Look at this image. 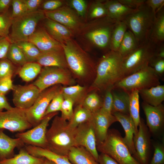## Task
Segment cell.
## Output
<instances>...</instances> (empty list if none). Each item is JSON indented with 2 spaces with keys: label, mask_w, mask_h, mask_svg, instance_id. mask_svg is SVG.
Wrapping results in <instances>:
<instances>
[{
  "label": "cell",
  "mask_w": 164,
  "mask_h": 164,
  "mask_svg": "<svg viewBox=\"0 0 164 164\" xmlns=\"http://www.w3.org/2000/svg\"><path fill=\"white\" fill-rule=\"evenodd\" d=\"M4 130H0V161L13 157L16 148H21L25 145L21 139L11 138Z\"/></svg>",
  "instance_id": "cell-23"
},
{
  "label": "cell",
  "mask_w": 164,
  "mask_h": 164,
  "mask_svg": "<svg viewBox=\"0 0 164 164\" xmlns=\"http://www.w3.org/2000/svg\"><path fill=\"white\" fill-rule=\"evenodd\" d=\"M106 9L102 1L97 0L91 5L89 13L91 19H98L107 16Z\"/></svg>",
  "instance_id": "cell-43"
},
{
  "label": "cell",
  "mask_w": 164,
  "mask_h": 164,
  "mask_svg": "<svg viewBox=\"0 0 164 164\" xmlns=\"http://www.w3.org/2000/svg\"><path fill=\"white\" fill-rule=\"evenodd\" d=\"M58 112L49 114L43 118L40 123L26 131L18 132L15 137L21 139L26 145L47 149L46 133L50 121Z\"/></svg>",
  "instance_id": "cell-12"
},
{
  "label": "cell",
  "mask_w": 164,
  "mask_h": 164,
  "mask_svg": "<svg viewBox=\"0 0 164 164\" xmlns=\"http://www.w3.org/2000/svg\"><path fill=\"white\" fill-rule=\"evenodd\" d=\"M12 101L15 107L26 110L34 104L41 91L33 84L14 85Z\"/></svg>",
  "instance_id": "cell-16"
},
{
  "label": "cell",
  "mask_w": 164,
  "mask_h": 164,
  "mask_svg": "<svg viewBox=\"0 0 164 164\" xmlns=\"http://www.w3.org/2000/svg\"><path fill=\"white\" fill-rule=\"evenodd\" d=\"M76 81L69 69L55 67H44L42 68L38 77L32 84L41 92L52 86L63 85L71 86Z\"/></svg>",
  "instance_id": "cell-9"
},
{
  "label": "cell",
  "mask_w": 164,
  "mask_h": 164,
  "mask_svg": "<svg viewBox=\"0 0 164 164\" xmlns=\"http://www.w3.org/2000/svg\"><path fill=\"white\" fill-rule=\"evenodd\" d=\"M13 19L9 11L0 13V36L9 37Z\"/></svg>",
  "instance_id": "cell-41"
},
{
  "label": "cell",
  "mask_w": 164,
  "mask_h": 164,
  "mask_svg": "<svg viewBox=\"0 0 164 164\" xmlns=\"http://www.w3.org/2000/svg\"><path fill=\"white\" fill-rule=\"evenodd\" d=\"M112 94L113 103L111 114L118 112L129 114V94L121 90L113 89Z\"/></svg>",
  "instance_id": "cell-30"
},
{
  "label": "cell",
  "mask_w": 164,
  "mask_h": 164,
  "mask_svg": "<svg viewBox=\"0 0 164 164\" xmlns=\"http://www.w3.org/2000/svg\"><path fill=\"white\" fill-rule=\"evenodd\" d=\"M42 67H55L69 69L63 49L41 53L36 62Z\"/></svg>",
  "instance_id": "cell-24"
},
{
  "label": "cell",
  "mask_w": 164,
  "mask_h": 164,
  "mask_svg": "<svg viewBox=\"0 0 164 164\" xmlns=\"http://www.w3.org/2000/svg\"><path fill=\"white\" fill-rule=\"evenodd\" d=\"M7 58L15 65L21 67L27 62L22 51L15 43L11 44Z\"/></svg>",
  "instance_id": "cell-40"
},
{
  "label": "cell",
  "mask_w": 164,
  "mask_h": 164,
  "mask_svg": "<svg viewBox=\"0 0 164 164\" xmlns=\"http://www.w3.org/2000/svg\"><path fill=\"white\" fill-rule=\"evenodd\" d=\"M112 90V88H110L104 92L102 106L100 109L101 111L108 114H112L111 110L113 103Z\"/></svg>",
  "instance_id": "cell-47"
},
{
  "label": "cell",
  "mask_w": 164,
  "mask_h": 164,
  "mask_svg": "<svg viewBox=\"0 0 164 164\" xmlns=\"http://www.w3.org/2000/svg\"><path fill=\"white\" fill-rule=\"evenodd\" d=\"M25 5L27 12L36 11L39 10L44 0H23Z\"/></svg>",
  "instance_id": "cell-54"
},
{
  "label": "cell",
  "mask_w": 164,
  "mask_h": 164,
  "mask_svg": "<svg viewBox=\"0 0 164 164\" xmlns=\"http://www.w3.org/2000/svg\"><path fill=\"white\" fill-rule=\"evenodd\" d=\"M107 11V16L117 22L122 21L128 15L137 9L129 8L118 0H106L104 3Z\"/></svg>",
  "instance_id": "cell-25"
},
{
  "label": "cell",
  "mask_w": 164,
  "mask_h": 164,
  "mask_svg": "<svg viewBox=\"0 0 164 164\" xmlns=\"http://www.w3.org/2000/svg\"><path fill=\"white\" fill-rule=\"evenodd\" d=\"M112 114L115 117L117 121L119 122L122 126L125 134V136L123 138V140L131 153L135 158L136 152L133 138L134 135L137 131L133 119L129 114L118 112L113 113Z\"/></svg>",
  "instance_id": "cell-21"
},
{
  "label": "cell",
  "mask_w": 164,
  "mask_h": 164,
  "mask_svg": "<svg viewBox=\"0 0 164 164\" xmlns=\"http://www.w3.org/2000/svg\"><path fill=\"white\" fill-rule=\"evenodd\" d=\"M121 4L130 8L137 9L144 4L145 0H118Z\"/></svg>",
  "instance_id": "cell-56"
},
{
  "label": "cell",
  "mask_w": 164,
  "mask_h": 164,
  "mask_svg": "<svg viewBox=\"0 0 164 164\" xmlns=\"http://www.w3.org/2000/svg\"><path fill=\"white\" fill-rule=\"evenodd\" d=\"M15 65L7 58L0 60V79L11 76L12 77L18 70H16Z\"/></svg>",
  "instance_id": "cell-42"
},
{
  "label": "cell",
  "mask_w": 164,
  "mask_h": 164,
  "mask_svg": "<svg viewBox=\"0 0 164 164\" xmlns=\"http://www.w3.org/2000/svg\"><path fill=\"white\" fill-rule=\"evenodd\" d=\"M138 93L144 102L152 106L159 105L164 101V85L141 90Z\"/></svg>",
  "instance_id": "cell-27"
},
{
  "label": "cell",
  "mask_w": 164,
  "mask_h": 164,
  "mask_svg": "<svg viewBox=\"0 0 164 164\" xmlns=\"http://www.w3.org/2000/svg\"><path fill=\"white\" fill-rule=\"evenodd\" d=\"M142 107L145 116L147 125L151 132L156 133L163 127L164 123V107L162 104L156 106L144 102Z\"/></svg>",
  "instance_id": "cell-20"
},
{
  "label": "cell",
  "mask_w": 164,
  "mask_h": 164,
  "mask_svg": "<svg viewBox=\"0 0 164 164\" xmlns=\"http://www.w3.org/2000/svg\"><path fill=\"white\" fill-rule=\"evenodd\" d=\"M61 91L64 98L71 100L75 106L82 104L86 96L90 92L89 86L79 84L63 87Z\"/></svg>",
  "instance_id": "cell-29"
},
{
  "label": "cell",
  "mask_w": 164,
  "mask_h": 164,
  "mask_svg": "<svg viewBox=\"0 0 164 164\" xmlns=\"http://www.w3.org/2000/svg\"><path fill=\"white\" fill-rule=\"evenodd\" d=\"M13 108L9 104L5 95L0 94V111L4 109L9 110Z\"/></svg>",
  "instance_id": "cell-58"
},
{
  "label": "cell",
  "mask_w": 164,
  "mask_h": 164,
  "mask_svg": "<svg viewBox=\"0 0 164 164\" xmlns=\"http://www.w3.org/2000/svg\"><path fill=\"white\" fill-rule=\"evenodd\" d=\"M159 78L154 69L148 66L124 77L116 83L112 89L129 94L133 90L139 91L160 84Z\"/></svg>",
  "instance_id": "cell-7"
},
{
  "label": "cell",
  "mask_w": 164,
  "mask_h": 164,
  "mask_svg": "<svg viewBox=\"0 0 164 164\" xmlns=\"http://www.w3.org/2000/svg\"><path fill=\"white\" fill-rule=\"evenodd\" d=\"M71 6L77 12V14L82 17L86 15L87 8L86 2L84 0H72L70 2Z\"/></svg>",
  "instance_id": "cell-51"
},
{
  "label": "cell",
  "mask_w": 164,
  "mask_h": 164,
  "mask_svg": "<svg viewBox=\"0 0 164 164\" xmlns=\"http://www.w3.org/2000/svg\"><path fill=\"white\" fill-rule=\"evenodd\" d=\"M11 5L12 7L11 15L13 18L27 12L23 0H12Z\"/></svg>",
  "instance_id": "cell-48"
},
{
  "label": "cell",
  "mask_w": 164,
  "mask_h": 164,
  "mask_svg": "<svg viewBox=\"0 0 164 164\" xmlns=\"http://www.w3.org/2000/svg\"><path fill=\"white\" fill-rule=\"evenodd\" d=\"M45 17L44 12L39 9L13 18L11 32L9 35L12 43L28 41L38 23Z\"/></svg>",
  "instance_id": "cell-6"
},
{
  "label": "cell",
  "mask_w": 164,
  "mask_h": 164,
  "mask_svg": "<svg viewBox=\"0 0 164 164\" xmlns=\"http://www.w3.org/2000/svg\"><path fill=\"white\" fill-rule=\"evenodd\" d=\"M62 87L61 85H56L42 91L33 105L25 110L27 119L33 127L40 123L50 103L61 91Z\"/></svg>",
  "instance_id": "cell-10"
},
{
  "label": "cell",
  "mask_w": 164,
  "mask_h": 164,
  "mask_svg": "<svg viewBox=\"0 0 164 164\" xmlns=\"http://www.w3.org/2000/svg\"><path fill=\"white\" fill-rule=\"evenodd\" d=\"M75 141V146L85 148L98 162L99 154L97 148L95 134L89 121L79 125L76 128Z\"/></svg>",
  "instance_id": "cell-14"
},
{
  "label": "cell",
  "mask_w": 164,
  "mask_h": 164,
  "mask_svg": "<svg viewBox=\"0 0 164 164\" xmlns=\"http://www.w3.org/2000/svg\"><path fill=\"white\" fill-rule=\"evenodd\" d=\"M145 3L151 9L152 12L155 15L156 13L164 6V0H147Z\"/></svg>",
  "instance_id": "cell-55"
},
{
  "label": "cell",
  "mask_w": 164,
  "mask_h": 164,
  "mask_svg": "<svg viewBox=\"0 0 164 164\" xmlns=\"http://www.w3.org/2000/svg\"><path fill=\"white\" fill-rule=\"evenodd\" d=\"M155 15L145 3L122 21L140 44L149 40Z\"/></svg>",
  "instance_id": "cell-5"
},
{
  "label": "cell",
  "mask_w": 164,
  "mask_h": 164,
  "mask_svg": "<svg viewBox=\"0 0 164 164\" xmlns=\"http://www.w3.org/2000/svg\"><path fill=\"white\" fill-rule=\"evenodd\" d=\"M15 43L22 51L27 62H36L42 52L34 44L28 41Z\"/></svg>",
  "instance_id": "cell-38"
},
{
  "label": "cell",
  "mask_w": 164,
  "mask_h": 164,
  "mask_svg": "<svg viewBox=\"0 0 164 164\" xmlns=\"http://www.w3.org/2000/svg\"><path fill=\"white\" fill-rule=\"evenodd\" d=\"M155 56L164 58V43L156 46Z\"/></svg>",
  "instance_id": "cell-60"
},
{
  "label": "cell",
  "mask_w": 164,
  "mask_h": 164,
  "mask_svg": "<svg viewBox=\"0 0 164 164\" xmlns=\"http://www.w3.org/2000/svg\"><path fill=\"white\" fill-rule=\"evenodd\" d=\"M44 157H37L29 154L24 148H21L19 153L11 158L0 161V164H41Z\"/></svg>",
  "instance_id": "cell-32"
},
{
  "label": "cell",
  "mask_w": 164,
  "mask_h": 164,
  "mask_svg": "<svg viewBox=\"0 0 164 164\" xmlns=\"http://www.w3.org/2000/svg\"><path fill=\"white\" fill-rule=\"evenodd\" d=\"M32 127L27 119L25 110L15 107L5 111H0V130L20 132Z\"/></svg>",
  "instance_id": "cell-13"
},
{
  "label": "cell",
  "mask_w": 164,
  "mask_h": 164,
  "mask_svg": "<svg viewBox=\"0 0 164 164\" xmlns=\"http://www.w3.org/2000/svg\"><path fill=\"white\" fill-rule=\"evenodd\" d=\"M74 105V103L71 100L64 98L60 110L61 112V117L63 119L68 121H70L73 114Z\"/></svg>",
  "instance_id": "cell-45"
},
{
  "label": "cell",
  "mask_w": 164,
  "mask_h": 164,
  "mask_svg": "<svg viewBox=\"0 0 164 164\" xmlns=\"http://www.w3.org/2000/svg\"><path fill=\"white\" fill-rule=\"evenodd\" d=\"M61 44L73 77L79 84L90 86L95 77L96 65L72 39Z\"/></svg>",
  "instance_id": "cell-1"
},
{
  "label": "cell",
  "mask_w": 164,
  "mask_h": 164,
  "mask_svg": "<svg viewBox=\"0 0 164 164\" xmlns=\"http://www.w3.org/2000/svg\"><path fill=\"white\" fill-rule=\"evenodd\" d=\"M42 21L44 28L56 40L62 43L71 39L72 32L67 27L46 17Z\"/></svg>",
  "instance_id": "cell-22"
},
{
  "label": "cell",
  "mask_w": 164,
  "mask_h": 164,
  "mask_svg": "<svg viewBox=\"0 0 164 164\" xmlns=\"http://www.w3.org/2000/svg\"><path fill=\"white\" fill-rule=\"evenodd\" d=\"M98 151L105 154L118 164H140L131 153L120 132L114 129L108 130L106 137L97 145Z\"/></svg>",
  "instance_id": "cell-4"
},
{
  "label": "cell",
  "mask_w": 164,
  "mask_h": 164,
  "mask_svg": "<svg viewBox=\"0 0 164 164\" xmlns=\"http://www.w3.org/2000/svg\"><path fill=\"white\" fill-rule=\"evenodd\" d=\"M123 57L118 52L110 50L100 59L96 65L95 79L89 86L90 92H104L124 78Z\"/></svg>",
  "instance_id": "cell-2"
},
{
  "label": "cell",
  "mask_w": 164,
  "mask_h": 164,
  "mask_svg": "<svg viewBox=\"0 0 164 164\" xmlns=\"http://www.w3.org/2000/svg\"><path fill=\"white\" fill-rule=\"evenodd\" d=\"M28 41L34 44L42 53L63 50L61 44L53 39L44 28L36 29Z\"/></svg>",
  "instance_id": "cell-19"
},
{
  "label": "cell",
  "mask_w": 164,
  "mask_h": 164,
  "mask_svg": "<svg viewBox=\"0 0 164 164\" xmlns=\"http://www.w3.org/2000/svg\"><path fill=\"white\" fill-rule=\"evenodd\" d=\"M44 12L46 17L63 25L71 31L77 30L82 26L77 15L68 7L62 6L56 10Z\"/></svg>",
  "instance_id": "cell-17"
},
{
  "label": "cell",
  "mask_w": 164,
  "mask_h": 164,
  "mask_svg": "<svg viewBox=\"0 0 164 164\" xmlns=\"http://www.w3.org/2000/svg\"><path fill=\"white\" fill-rule=\"evenodd\" d=\"M156 46L149 40L123 57L122 67L124 78L149 66L155 56Z\"/></svg>",
  "instance_id": "cell-8"
},
{
  "label": "cell",
  "mask_w": 164,
  "mask_h": 164,
  "mask_svg": "<svg viewBox=\"0 0 164 164\" xmlns=\"http://www.w3.org/2000/svg\"><path fill=\"white\" fill-rule=\"evenodd\" d=\"M149 66L154 70L160 78L164 73V58L154 56L150 60Z\"/></svg>",
  "instance_id": "cell-49"
},
{
  "label": "cell",
  "mask_w": 164,
  "mask_h": 164,
  "mask_svg": "<svg viewBox=\"0 0 164 164\" xmlns=\"http://www.w3.org/2000/svg\"><path fill=\"white\" fill-rule=\"evenodd\" d=\"M12 43L9 37L0 36V60L7 58L8 52Z\"/></svg>",
  "instance_id": "cell-53"
},
{
  "label": "cell",
  "mask_w": 164,
  "mask_h": 164,
  "mask_svg": "<svg viewBox=\"0 0 164 164\" xmlns=\"http://www.w3.org/2000/svg\"><path fill=\"white\" fill-rule=\"evenodd\" d=\"M12 2V0H0V13L8 11Z\"/></svg>",
  "instance_id": "cell-59"
},
{
  "label": "cell",
  "mask_w": 164,
  "mask_h": 164,
  "mask_svg": "<svg viewBox=\"0 0 164 164\" xmlns=\"http://www.w3.org/2000/svg\"><path fill=\"white\" fill-rule=\"evenodd\" d=\"M76 128L71 127L68 121L61 116L56 115L50 127L47 130V149L57 154L67 156L70 149L75 146Z\"/></svg>",
  "instance_id": "cell-3"
},
{
  "label": "cell",
  "mask_w": 164,
  "mask_h": 164,
  "mask_svg": "<svg viewBox=\"0 0 164 164\" xmlns=\"http://www.w3.org/2000/svg\"><path fill=\"white\" fill-rule=\"evenodd\" d=\"M133 142L136 152L135 158L140 164H148L150 138L148 129L142 118L134 135Z\"/></svg>",
  "instance_id": "cell-15"
},
{
  "label": "cell",
  "mask_w": 164,
  "mask_h": 164,
  "mask_svg": "<svg viewBox=\"0 0 164 164\" xmlns=\"http://www.w3.org/2000/svg\"><path fill=\"white\" fill-rule=\"evenodd\" d=\"M42 67L36 62H27L21 67L18 73L23 81L29 82L39 74Z\"/></svg>",
  "instance_id": "cell-35"
},
{
  "label": "cell",
  "mask_w": 164,
  "mask_h": 164,
  "mask_svg": "<svg viewBox=\"0 0 164 164\" xmlns=\"http://www.w3.org/2000/svg\"><path fill=\"white\" fill-rule=\"evenodd\" d=\"M98 162L99 164H118L110 156L103 153L99 154Z\"/></svg>",
  "instance_id": "cell-57"
},
{
  "label": "cell",
  "mask_w": 164,
  "mask_h": 164,
  "mask_svg": "<svg viewBox=\"0 0 164 164\" xmlns=\"http://www.w3.org/2000/svg\"><path fill=\"white\" fill-rule=\"evenodd\" d=\"M154 153L149 164H164V146L163 143L154 145Z\"/></svg>",
  "instance_id": "cell-46"
},
{
  "label": "cell",
  "mask_w": 164,
  "mask_h": 164,
  "mask_svg": "<svg viewBox=\"0 0 164 164\" xmlns=\"http://www.w3.org/2000/svg\"><path fill=\"white\" fill-rule=\"evenodd\" d=\"M12 77L9 76L0 79V94L5 95L10 91L12 90L14 85Z\"/></svg>",
  "instance_id": "cell-52"
},
{
  "label": "cell",
  "mask_w": 164,
  "mask_h": 164,
  "mask_svg": "<svg viewBox=\"0 0 164 164\" xmlns=\"http://www.w3.org/2000/svg\"><path fill=\"white\" fill-rule=\"evenodd\" d=\"M41 164H56L53 161L44 158L43 162Z\"/></svg>",
  "instance_id": "cell-61"
},
{
  "label": "cell",
  "mask_w": 164,
  "mask_h": 164,
  "mask_svg": "<svg viewBox=\"0 0 164 164\" xmlns=\"http://www.w3.org/2000/svg\"><path fill=\"white\" fill-rule=\"evenodd\" d=\"M61 91L56 94L49 104L43 116L60 111L62 103L64 98Z\"/></svg>",
  "instance_id": "cell-44"
},
{
  "label": "cell",
  "mask_w": 164,
  "mask_h": 164,
  "mask_svg": "<svg viewBox=\"0 0 164 164\" xmlns=\"http://www.w3.org/2000/svg\"><path fill=\"white\" fill-rule=\"evenodd\" d=\"M149 40L157 46L164 41V6L156 13Z\"/></svg>",
  "instance_id": "cell-31"
},
{
  "label": "cell",
  "mask_w": 164,
  "mask_h": 164,
  "mask_svg": "<svg viewBox=\"0 0 164 164\" xmlns=\"http://www.w3.org/2000/svg\"><path fill=\"white\" fill-rule=\"evenodd\" d=\"M117 22L107 16L97 19L93 28L86 36L93 44L104 51H109L111 33Z\"/></svg>",
  "instance_id": "cell-11"
},
{
  "label": "cell",
  "mask_w": 164,
  "mask_h": 164,
  "mask_svg": "<svg viewBox=\"0 0 164 164\" xmlns=\"http://www.w3.org/2000/svg\"><path fill=\"white\" fill-rule=\"evenodd\" d=\"M25 149L31 155L37 157H44L56 164H73L67 156L60 155L48 149L30 145H25Z\"/></svg>",
  "instance_id": "cell-26"
},
{
  "label": "cell",
  "mask_w": 164,
  "mask_h": 164,
  "mask_svg": "<svg viewBox=\"0 0 164 164\" xmlns=\"http://www.w3.org/2000/svg\"><path fill=\"white\" fill-rule=\"evenodd\" d=\"M139 45L133 34L130 30L127 29L117 52L124 57L135 50Z\"/></svg>",
  "instance_id": "cell-36"
},
{
  "label": "cell",
  "mask_w": 164,
  "mask_h": 164,
  "mask_svg": "<svg viewBox=\"0 0 164 164\" xmlns=\"http://www.w3.org/2000/svg\"><path fill=\"white\" fill-rule=\"evenodd\" d=\"M63 5V2L61 0L44 1L40 7L41 9L39 10L44 12L53 11L62 7Z\"/></svg>",
  "instance_id": "cell-50"
},
{
  "label": "cell",
  "mask_w": 164,
  "mask_h": 164,
  "mask_svg": "<svg viewBox=\"0 0 164 164\" xmlns=\"http://www.w3.org/2000/svg\"><path fill=\"white\" fill-rule=\"evenodd\" d=\"M89 121L94 130L97 145L102 142L104 140L110 126L117 121L115 118L112 114L106 113L100 110L92 113Z\"/></svg>",
  "instance_id": "cell-18"
},
{
  "label": "cell",
  "mask_w": 164,
  "mask_h": 164,
  "mask_svg": "<svg viewBox=\"0 0 164 164\" xmlns=\"http://www.w3.org/2000/svg\"><path fill=\"white\" fill-rule=\"evenodd\" d=\"M96 91L89 93L82 105L92 113L99 110L101 108L103 99Z\"/></svg>",
  "instance_id": "cell-39"
},
{
  "label": "cell",
  "mask_w": 164,
  "mask_h": 164,
  "mask_svg": "<svg viewBox=\"0 0 164 164\" xmlns=\"http://www.w3.org/2000/svg\"><path fill=\"white\" fill-rule=\"evenodd\" d=\"M139 94L138 91H132L129 93V114L133 119L137 131L140 121L139 114Z\"/></svg>",
  "instance_id": "cell-37"
},
{
  "label": "cell",
  "mask_w": 164,
  "mask_h": 164,
  "mask_svg": "<svg viewBox=\"0 0 164 164\" xmlns=\"http://www.w3.org/2000/svg\"><path fill=\"white\" fill-rule=\"evenodd\" d=\"M67 157L73 164H99L92 154L82 146L72 147Z\"/></svg>",
  "instance_id": "cell-28"
},
{
  "label": "cell",
  "mask_w": 164,
  "mask_h": 164,
  "mask_svg": "<svg viewBox=\"0 0 164 164\" xmlns=\"http://www.w3.org/2000/svg\"><path fill=\"white\" fill-rule=\"evenodd\" d=\"M92 113L82 104L75 106L72 117L68 121L69 126L76 128L79 125L88 121L90 120Z\"/></svg>",
  "instance_id": "cell-34"
},
{
  "label": "cell",
  "mask_w": 164,
  "mask_h": 164,
  "mask_svg": "<svg viewBox=\"0 0 164 164\" xmlns=\"http://www.w3.org/2000/svg\"><path fill=\"white\" fill-rule=\"evenodd\" d=\"M127 29V27L124 22H117L113 29L111 36L110 50L118 51Z\"/></svg>",
  "instance_id": "cell-33"
}]
</instances>
